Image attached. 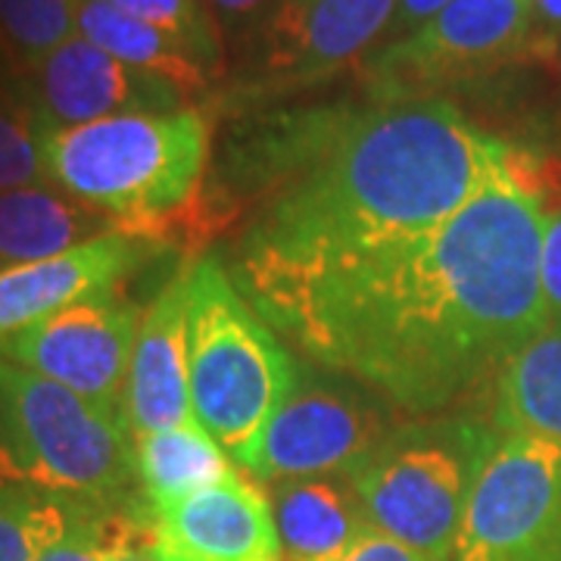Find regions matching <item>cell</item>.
<instances>
[{
  "mask_svg": "<svg viewBox=\"0 0 561 561\" xmlns=\"http://www.w3.org/2000/svg\"><path fill=\"white\" fill-rule=\"evenodd\" d=\"M453 561H561V446L500 437L461 512Z\"/></svg>",
  "mask_w": 561,
  "mask_h": 561,
  "instance_id": "cell-8",
  "label": "cell"
},
{
  "mask_svg": "<svg viewBox=\"0 0 561 561\" xmlns=\"http://www.w3.org/2000/svg\"><path fill=\"white\" fill-rule=\"evenodd\" d=\"M540 60L530 0H453L409 38L368 54L362 72L368 101H419Z\"/></svg>",
  "mask_w": 561,
  "mask_h": 561,
  "instance_id": "cell-7",
  "label": "cell"
},
{
  "mask_svg": "<svg viewBox=\"0 0 561 561\" xmlns=\"http://www.w3.org/2000/svg\"><path fill=\"white\" fill-rule=\"evenodd\" d=\"M50 187L41 157V122L16 72L0 66V191Z\"/></svg>",
  "mask_w": 561,
  "mask_h": 561,
  "instance_id": "cell-23",
  "label": "cell"
},
{
  "mask_svg": "<svg viewBox=\"0 0 561 561\" xmlns=\"http://www.w3.org/2000/svg\"><path fill=\"white\" fill-rule=\"evenodd\" d=\"M122 13L175 38L216 81L221 76V28L206 0H110Z\"/></svg>",
  "mask_w": 561,
  "mask_h": 561,
  "instance_id": "cell-24",
  "label": "cell"
},
{
  "mask_svg": "<svg viewBox=\"0 0 561 561\" xmlns=\"http://www.w3.org/2000/svg\"><path fill=\"white\" fill-rule=\"evenodd\" d=\"M0 66H7V62H3V57H0Z\"/></svg>",
  "mask_w": 561,
  "mask_h": 561,
  "instance_id": "cell-33",
  "label": "cell"
},
{
  "mask_svg": "<svg viewBox=\"0 0 561 561\" xmlns=\"http://www.w3.org/2000/svg\"><path fill=\"white\" fill-rule=\"evenodd\" d=\"M138 546L150 561H284L268 493L241 471L169 502H138Z\"/></svg>",
  "mask_w": 561,
  "mask_h": 561,
  "instance_id": "cell-12",
  "label": "cell"
},
{
  "mask_svg": "<svg viewBox=\"0 0 561 561\" xmlns=\"http://www.w3.org/2000/svg\"><path fill=\"white\" fill-rule=\"evenodd\" d=\"M490 415L500 437H537L561 446V321H546L502 362Z\"/></svg>",
  "mask_w": 561,
  "mask_h": 561,
  "instance_id": "cell-17",
  "label": "cell"
},
{
  "mask_svg": "<svg viewBox=\"0 0 561 561\" xmlns=\"http://www.w3.org/2000/svg\"><path fill=\"white\" fill-rule=\"evenodd\" d=\"M135 468L140 502L147 505L179 500L241 471L197 419L138 437Z\"/></svg>",
  "mask_w": 561,
  "mask_h": 561,
  "instance_id": "cell-20",
  "label": "cell"
},
{
  "mask_svg": "<svg viewBox=\"0 0 561 561\" xmlns=\"http://www.w3.org/2000/svg\"><path fill=\"white\" fill-rule=\"evenodd\" d=\"M221 32L231 35H256L278 0H206Z\"/></svg>",
  "mask_w": 561,
  "mask_h": 561,
  "instance_id": "cell-28",
  "label": "cell"
},
{
  "mask_svg": "<svg viewBox=\"0 0 561 561\" xmlns=\"http://www.w3.org/2000/svg\"><path fill=\"white\" fill-rule=\"evenodd\" d=\"M540 280L546 321H561V201L542 213Z\"/></svg>",
  "mask_w": 561,
  "mask_h": 561,
  "instance_id": "cell-26",
  "label": "cell"
},
{
  "mask_svg": "<svg viewBox=\"0 0 561 561\" xmlns=\"http://www.w3.org/2000/svg\"><path fill=\"white\" fill-rule=\"evenodd\" d=\"M0 481L119 505L138 483L135 437L79 393L0 356Z\"/></svg>",
  "mask_w": 561,
  "mask_h": 561,
  "instance_id": "cell-5",
  "label": "cell"
},
{
  "mask_svg": "<svg viewBox=\"0 0 561 561\" xmlns=\"http://www.w3.org/2000/svg\"><path fill=\"white\" fill-rule=\"evenodd\" d=\"M165 243L110 231L50 260L25 262L0 272V343L54 316L62 306L119 290Z\"/></svg>",
  "mask_w": 561,
  "mask_h": 561,
  "instance_id": "cell-14",
  "label": "cell"
},
{
  "mask_svg": "<svg viewBox=\"0 0 561 561\" xmlns=\"http://www.w3.org/2000/svg\"><path fill=\"white\" fill-rule=\"evenodd\" d=\"M138 542V515L135 508L119 512L116 505L79 502L72 512L69 530L60 542L47 549L41 561H119V556Z\"/></svg>",
  "mask_w": 561,
  "mask_h": 561,
  "instance_id": "cell-25",
  "label": "cell"
},
{
  "mask_svg": "<svg viewBox=\"0 0 561 561\" xmlns=\"http://www.w3.org/2000/svg\"><path fill=\"white\" fill-rule=\"evenodd\" d=\"M187 368L194 415L247 474L300 365L216 256L191 262Z\"/></svg>",
  "mask_w": 561,
  "mask_h": 561,
  "instance_id": "cell-4",
  "label": "cell"
},
{
  "mask_svg": "<svg viewBox=\"0 0 561 561\" xmlns=\"http://www.w3.org/2000/svg\"><path fill=\"white\" fill-rule=\"evenodd\" d=\"M505 147L446 98L265 122L243 150L256 203L234 256L238 290L253 300L434 231L500 169Z\"/></svg>",
  "mask_w": 561,
  "mask_h": 561,
  "instance_id": "cell-2",
  "label": "cell"
},
{
  "mask_svg": "<svg viewBox=\"0 0 561 561\" xmlns=\"http://www.w3.org/2000/svg\"><path fill=\"white\" fill-rule=\"evenodd\" d=\"M79 502L41 486L0 481V561H41L69 530Z\"/></svg>",
  "mask_w": 561,
  "mask_h": 561,
  "instance_id": "cell-21",
  "label": "cell"
},
{
  "mask_svg": "<svg viewBox=\"0 0 561 561\" xmlns=\"http://www.w3.org/2000/svg\"><path fill=\"white\" fill-rule=\"evenodd\" d=\"M16 79L38 116L41 131L135 113H179L191 106L175 84L116 60L81 35L50 50L35 69Z\"/></svg>",
  "mask_w": 561,
  "mask_h": 561,
  "instance_id": "cell-13",
  "label": "cell"
},
{
  "mask_svg": "<svg viewBox=\"0 0 561 561\" xmlns=\"http://www.w3.org/2000/svg\"><path fill=\"white\" fill-rule=\"evenodd\" d=\"M542 221L505 147L500 169L434 231L247 302L321 368L409 415H443L546 324Z\"/></svg>",
  "mask_w": 561,
  "mask_h": 561,
  "instance_id": "cell-1",
  "label": "cell"
},
{
  "mask_svg": "<svg viewBox=\"0 0 561 561\" xmlns=\"http://www.w3.org/2000/svg\"><path fill=\"white\" fill-rule=\"evenodd\" d=\"M76 35V0H0V57L16 76Z\"/></svg>",
  "mask_w": 561,
  "mask_h": 561,
  "instance_id": "cell-22",
  "label": "cell"
},
{
  "mask_svg": "<svg viewBox=\"0 0 561 561\" xmlns=\"http://www.w3.org/2000/svg\"><path fill=\"white\" fill-rule=\"evenodd\" d=\"M213 122L201 106L135 113L41 131L47 184L103 213L119 231L165 243L203 225Z\"/></svg>",
  "mask_w": 561,
  "mask_h": 561,
  "instance_id": "cell-3",
  "label": "cell"
},
{
  "mask_svg": "<svg viewBox=\"0 0 561 561\" xmlns=\"http://www.w3.org/2000/svg\"><path fill=\"white\" fill-rule=\"evenodd\" d=\"M500 434L474 415H431L390 427L346 474L368 522L431 561H453L461 512Z\"/></svg>",
  "mask_w": 561,
  "mask_h": 561,
  "instance_id": "cell-6",
  "label": "cell"
},
{
  "mask_svg": "<svg viewBox=\"0 0 561 561\" xmlns=\"http://www.w3.org/2000/svg\"><path fill=\"white\" fill-rule=\"evenodd\" d=\"M387 419L375 400L341 381L312 375L297 387L268 421L250 478L262 483L290 478H346L387 437Z\"/></svg>",
  "mask_w": 561,
  "mask_h": 561,
  "instance_id": "cell-11",
  "label": "cell"
},
{
  "mask_svg": "<svg viewBox=\"0 0 561 561\" xmlns=\"http://www.w3.org/2000/svg\"><path fill=\"white\" fill-rule=\"evenodd\" d=\"M542 66H549V69H552V72L561 79V41L552 47V50H549V57L542 60Z\"/></svg>",
  "mask_w": 561,
  "mask_h": 561,
  "instance_id": "cell-31",
  "label": "cell"
},
{
  "mask_svg": "<svg viewBox=\"0 0 561 561\" xmlns=\"http://www.w3.org/2000/svg\"><path fill=\"white\" fill-rule=\"evenodd\" d=\"M119 561H150V559H147V556L140 552L138 546H128V549H125V552L119 556Z\"/></svg>",
  "mask_w": 561,
  "mask_h": 561,
  "instance_id": "cell-32",
  "label": "cell"
},
{
  "mask_svg": "<svg viewBox=\"0 0 561 561\" xmlns=\"http://www.w3.org/2000/svg\"><path fill=\"white\" fill-rule=\"evenodd\" d=\"M530 7H534V22H537V35L542 44V60H546L549 50L561 41V0H530Z\"/></svg>",
  "mask_w": 561,
  "mask_h": 561,
  "instance_id": "cell-30",
  "label": "cell"
},
{
  "mask_svg": "<svg viewBox=\"0 0 561 561\" xmlns=\"http://www.w3.org/2000/svg\"><path fill=\"white\" fill-rule=\"evenodd\" d=\"M397 0H278L253 35L238 103L309 91L381 44Z\"/></svg>",
  "mask_w": 561,
  "mask_h": 561,
  "instance_id": "cell-9",
  "label": "cell"
},
{
  "mask_svg": "<svg viewBox=\"0 0 561 561\" xmlns=\"http://www.w3.org/2000/svg\"><path fill=\"white\" fill-rule=\"evenodd\" d=\"M449 3H453V0H397L390 28H387V35H383V41L378 44V47H383V44H393V41L409 38L412 32H419L421 25H427V22L434 20L437 13H443Z\"/></svg>",
  "mask_w": 561,
  "mask_h": 561,
  "instance_id": "cell-29",
  "label": "cell"
},
{
  "mask_svg": "<svg viewBox=\"0 0 561 561\" xmlns=\"http://www.w3.org/2000/svg\"><path fill=\"white\" fill-rule=\"evenodd\" d=\"M76 28L81 38L98 44L101 50L113 54L116 60L135 66L147 76L175 84L191 106L206 98L209 72L194 60L179 41L165 32L122 13L110 0H76Z\"/></svg>",
  "mask_w": 561,
  "mask_h": 561,
  "instance_id": "cell-19",
  "label": "cell"
},
{
  "mask_svg": "<svg viewBox=\"0 0 561 561\" xmlns=\"http://www.w3.org/2000/svg\"><path fill=\"white\" fill-rule=\"evenodd\" d=\"M110 231L119 228L57 187L0 191V272L60 256Z\"/></svg>",
  "mask_w": 561,
  "mask_h": 561,
  "instance_id": "cell-18",
  "label": "cell"
},
{
  "mask_svg": "<svg viewBox=\"0 0 561 561\" xmlns=\"http://www.w3.org/2000/svg\"><path fill=\"white\" fill-rule=\"evenodd\" d=\"M187 275L191 262L165 280L140 319L125 397L135 440L197 419L187 368Z\"/></svg>",
  "mask_w": 561,
  "mask_h": 561,
  "instance_id": "cell-15",
  "label": "cell"
},
{
  "mask_svg": "<svg viewBox=\"0 0 561 561\" xmlns=\"http://www.w3.org/2000/svg\"><path fill=\"white\" fill-rule=\"evenodd\" d=\"M272 512L284 561L328 559L375 530L350 478H290L272 483Z\"/></svg>",
  "mask_w": 561,
  "mask_h": 561,
  "instance_id": "cell-16",
  "label": "cell"
},
{
  "mask_svg": "<svg viewBox=\"0 0 561 561\" xmlns=\"http://www.w3.org/2000/svg\"><path fill=\"white\" fill-rule=\"evenodd\" d=\"M140 319L144 309L122 300L119 290L94 294L0 343V356L128 424L125 397Z\"/></svg>",
  "mask_w": 561,
  "mask_h": 561,
  "instance_id": "cell-10",
  "label": "cell"
},
{
  "mask_svg": "<svg viewBox=\"0 0 561 561\" xmlns=\"http://www.w3.org/2000/svg\"><path fill=\"white\" fill-rule=\"evenodd\" d=\"M316 561H431L427 556L415 552L412 546L387 537L381 530H368L365 537H359L356 542H350L346 549L328 556V559Z\"/></svg>",
  "mask_w": 561,
  "mask_h": 561,
  "instance_id": "cell-27",
  "label": "cell"
}]
</instances>
